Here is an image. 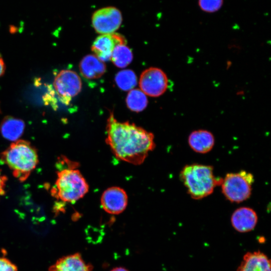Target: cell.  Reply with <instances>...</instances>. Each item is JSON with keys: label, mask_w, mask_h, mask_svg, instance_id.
Wrapping results in <instances>:
<instances>
[{"label": "cell", "mask_w": 271, "mask_h": 271, "mask_svg": "<svg viewBox=\"0 0 271 271\" xmlns=\"http://www.w3.org/2000/svg\"><path fill=\"white\" fill-rule=\"evenodd\" d=\"M188 143L194 151L205 154L212 149L215 139L210 131L205 129H198L193 131L189 134Z\"/></svg>", "instance_id": "14"}, {"label": "cell", "mask_w": 271, "mask_h": 271, "mask_svg": "<svg viewBox=\"0 0 271 271\" xmlns=\"http://www.w3.org/2000/svg\"><path fill=\"white\" fill-rule=\"evenodd\" d=\"M110 271H129V270L127 269L126 268H125V267L119 266V267H114Z\"/></svg>", "instance_id": "24"}, {"label": "cell", "mask_w": 271, "mask_h": 271, "mask_svg": "<svg viewBox=\"0 0 271 271\" xmlns=\"http://www.w3.org/2000/svg\"><path fill=\"white\" fill-rule=\"evenodd\" d=\"M122 21L120 11L110 6L96 10L91 17L94 29L100 35L115 33L120 26Z\"/></svg>", "instance_id": "7"}, {"label": "cell", "mask_w": 271, "mask_h": 271, "mask_svg": "<svg viewBox=\"0 0 271 271\" xmlns=\"http://www.w3.org/2000/svg\"><path fill=\"white\" fill-rule=\"evenodd\" d=\"M236 271H271L270 260L260 250L244 254Z\"/></svg>", "instance_id": "13"}, {"label": "cell", "mask_w": 271, "mask_h": 271, "mask_svg": "<svg viewBox=\"0 0 271 271\" xmlns=\"http://www.w3.org/2000/svg\"><path fill=\"white\" fill-rule=\"evenodd\" d=\"M2 162L21 182L26 181L38 164L37 150L30 143L18 140L12 143L1 154Z\"/></svg>", "instance_id": "3"}, {"label": "cell", "mask_w": 271, "mask_h": 271, "mask_svg": "<svg viewBox=\"0 0 271 271\" xmlns=\"http://www.w3.org/2000/svg\"><path fill=\"white\" fill-rule=\"evenodd\" d=\"M223 0H198L200 9L207 13H214L222 7Z\"/></svg>", "instance_id": "20"}, {"label": "cell", "mask_w": 271, "mask_h": 271, "mask_svg": "<svg viewBox=\"0 0 271 271\" xmlns=\"http://www.w3.org/2000/svg\"><path fill=\"white\" fill-rule=\"evenodd\" d=\"M106 143L118 159L134 165L142 164L155 148L154 134L127 121L120 122L112 112L107 120Z\"/></svg>", "instance_id": "1"}, {"label": "cell", "mask_w": 271, "mask_h": 271, "mask_svg": "<svg viewBox=\"0 0 271 271\" xmlns=\"http://www.w3.org/2000/svg\"><path fill=\"white\" fill-rule=\"evenodd\" d=\"M5 71V65L4 62L0 56V76L4 74Z\"/></svg>", "instance_id": "23"}, {"label": "cell", "mask_w": 271, "mask_h": 271, "mask_svg": "<svg viewBox=\"0 0 271 271\" xmlns=\"http://www.w3.org/2000/svg\"><path fill=\"white\" fill-rule=\"evenodd\" d=\"M141 90L147 95L158 97L163 94L168 88V79L161 69L150 67L144 71L140 78Z\"/></svg>", "instance_id": "8"}, {"label": "cell", "mask_w": 271, "mask_h": 271, "mask_svg": "<svg viewBox=\"0 0 271 271\" xmlns=\"http://www.w3.org/2000/svg\"><path fill=\"white\" fill-rule=\"evenodd\" d=\"M7 178L0 172V198L5 193V188Z\"/></svg>", "instance_id": "22"}, {"label": "cell", "mask_w": 271, "mask_h": 271, "mask_svg": "<svg viewBox=\"0 0 271 271\" xmlns=\"http://www.w3.org/2000/svg\"><path fill=\"white\" fill-rule=\"evenodd\" d=\"M66 166L59 168L57 179L51 190L52 196L64 203H74L88 192L89 186L77 163L65 159Z\"/></svg>", "instance_id": "2"}, {"label": "cell", "mask_w": 271, "mask_h": 271, "mask_svg": "<svg viewBox=\"0 0 271 271\" xmlns=\"http://www.w3.org/2000/svg\"><path fill=\"white\" fill-rule=\"evenodd\" d=\"M0 271H18V267L8 258L0 257Z\"/></svg>", "instance_id": "21"}, {"label": "cell", "mask_w": 271, "mask_h": 271, "mask_svg": "<svg viewBox=\"0 0 271 271\" xmlns=\"http://www.w3.org/2000/svg\"><path fill=\"white\" fill-rule=\"evenodd\" d=\"M126 103L130 110L140 112L147 107L148 99L146 95L141 90L132 89L127 94Z\"/></svg>", "instance_id": "18"}, {"label": "cell", "mask_w": 271, "mask_h": 271, "mask_svg": "<svg viewBox=\"0 0 271 271\" xmlns=\"http://www.w3.org/2000/svg\"><path fill=\"white\" fill-rule=\"evenodd\" d=\"M25 126V123L22 119L8 116L3 120L0 129L5 138L15 142L18 140L22 136Z\"/></svg>", "instance_id": "16"}, {"label": "cell", "mask_w": 271, "mask_h": 271, "mask_svg": "<svg viewBox=\"0 0 271 271\" xmlns=\"http://www.w3.org/2000/svg\"><path fill=\"white\" fill-rule=\"evenodd\" d=\"M93 266L87 263L81 254L76 252L58 259L49 268L48 271H93Z\"/></svg>", "instance_id": "11"}, {"label": "cell", "mask_w": 271, "mask_h": 271, "mask_svg": "<svg viewBox=\"0 0 271 271\" xmlns=\"http://www.w3.org/2000/svg\"><path fill=\"white\" fill-rule=\"evenodd\" d=\"M128 202L126 192L119 187L107 188L102 193L100 202L102 209L107 213L117 215L126 208Z\"/></svg>", "instance_id": "10"}, {"label": "cell", "mask_w": 271, "mask_h": 271, "mask_svg": "<svg viewBox=\"0 0 271 271\" xmlns=\"http://www.w3.org/2000/svg\"><path fill=\"white\" fill-rule=\"evenodd\" d=\"M115 81L118 87L124 91L133 89L137 84V76L131 70L118 72L115 77Z\"/></svg>", "instance_id": "19"}, {"label": "cell", "mask_w": 271, "mask_h": 271, "mask_svg": "<svg viewBox=\"0 0 271 271\" xmlns=\"http://www.w3.org/2000/svg\"><path fill=\"white\" fill-rule=\"evenodd\" d=\"M79 69L84 78L94 79L103 75L106 71V66L96 56L89 54L83 57L80 61Z\"/></svg>", "instance_id": "15"}, {"label": "cell", "mask_w": 271, "mask_h": 271, "mask_svg": "<svg viewBox=\"0 0 271 271\" xmlns=\"http://www.w3.org/2000/svg\"><path fill=\"white\" fill-rule=\"evenodd\" d=\"M54 87L60 100L68 104L71 99L81 91L82 82L79 76L71 70H63L56 76Z\"/></svg>", "instance_id": "6"}, {"label": "cell", "mask_w": 271, "mask_h": 271, "mask_svg": "<svg viewBox=\"0 0 271 271\" xmlns=\"http://www.w3.org/2000/svg\"><path fill=\"white\" fill-rule=\"evenodd\" d=\"M125 38L118 33L102 34L93 42L91 50L99 59L103 62L110 60L115 47L120 44H126Z\"/></svg>", "instance_id": "9"}, {"label": "cell", "mask_w": 271, "mask_h": 271, "mask_svg": "<svg viewBox=\"0 0 271 271\" xmlns=\"http://www.w3.org/2000/svg\"><path fill=\"white\" fill-rule=\"evenodd\" d=\"M254 181L252 174L245 171L228 173L221 183L222 193L231 202H241L250 197Z\"/></svg>", "instance_id": "5"}, {"label": "cell", "mask_w": 271, "mask_h": 271, "mask_svg": "<svg viewBox=\"0 0 271 271\" xmlns=\"http://www.w3.org/2000/svg\"><path fill=\"white\" fill-rule=\"evenodd\" d=\"M256 212L251 208L241 207L236 209L231 217L233 227L238 232L244 233L254 229L257 223Z\"/></svg>", "instance_id": "12"}, {"label": "cell", "mask_w": 271, "mask_h": 271, "mask_svg": "<svg viewBox=\"0 0 271 271\" xmlns=\"http://www.w3.org/2000/svg\"><path fill=\"white\" fill-rule=\"evenodd\" d=\"M180 179L191 198L197 200L211 194L222 180L214 176L212 166L198 164L185 166L180 172Z\"/></svg>", "instance_id": "4"}, {"label": "cell", "mask_w": 271, "mask_h": 271, "mask_svg": "<svg viewBox=\"0 0 271 271\" xmlns=\"http://www.w3.org/2000/svg\"><path fill=\"white\" fill-rule=\"evenodd\" d=\"M132 58L131 50L126 44H120L114 49L110 60L116 67L124 68L131 63Z\"/></svg>", "instance_id": "17"}]
</instances>
